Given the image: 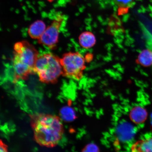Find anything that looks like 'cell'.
I'll return each instance as SVG.
<instances>
[{"label": "cell", "instance_id": "6da1fadb", "mask_svg": "<svg viewBox=\"0 0 152 152\" xmlns=\"http://www.w3.org/2000/svg\"><path fill=\"white\" fill-rule=\"evenodd\" d=\"M34 130L40 143L52 146L56 145L61 139L63 126L58 118L52 115H41L36 121Z\"/></svg>", "mask_w": 152, "mask_h": 152}, {"label": "cell", "instance_id": "7a4b0ae2", "mask_svg": "<svg viewBox=\"0 0 152 152\" xmlns=\"http://www.w3.org/2000/svg\"><path fill=\"white\" fill-rule=\"evenodd\" d=\"M34 72L43 82L52 83L56 81L63 74L60 58L51 53L39 55Z\"/></svg>", "mask_w": 152, "mask_h": 152}, {"label": "cell", "instance_id": "3957f363", "mask_svg": "<svg viewBox=\"0 0 152 152\" xmlns=\"http://www.w3.org/2000/svg\"><path fill=\"white\" fill-rule=\"evenodd\" d=\"M63 74L71 78L79 80L82 77L86 68L85 59L79 53H65L60 58Z\"/></svg>", "mask_w": 152, "mask_h": 152}, {"label": "cell", "instance_id": "277c9868", "mask_svg": "<svg viewBox=\"0 0 152 152\" xmlns=\"http://www.w3.org/2000/svg\"><path fill=\"white\" fill-rule=\"evenodd\" d=\"M13 60L29 66L34 71L39 52L33 45L28 41H23L15 43Z\"/></svg>", "mask_w": 152, "mask_h": 152}, {"label": "cell", "instance_id": "5b68a950", "mask_svg": "<svg viewBox=\"0 0 152 152\" xmlns=\"http://www.w3.org/2000/svg\"><path fill=\"white\" fill-rule=\"evenodd\" d=\"M63 19L59 16L46 28L42 36L39 39V42L50 49H54L58 42L61 27Z\"/></svg>", "mask_w": 152, "mask_h": 152}, {"label": "cell", "instance_id": "8992f818", "mask_svg": "<svg viewBox=\"0 0 152 152\" xmlns=\"http://www.w3.org/2000/svg\"><path fill=\"white\" fill-rule=\"evenodd\" d=\"M135 134V129L130 124L123 122L120 124L116 130V134L119 141L127 142L131 141Z\"/></svg>", "mask_w": 152, "mask_h": 152}, {"label": "cell", "instance_id": "52a82bcc", "mask_svg": "<svg viewBox=\"0 0 152 152\" xmlns=\"http://www.w3.org/2000/svg\"><path fill=\"white\" fill-rule=\"evenodd\" d=\"M46 28L43 21L37 20L29 26L28 30V35L32 39H39L44 33Z\"/></svg>", "mask_w": 152, "mask_h": 152}, {"label": "cell", "instance_id": "ba28073f", "mask_svg": "<svg viewBox=\"0 0 152 152\" xmlns=\"http://www.w3.org/2000/svg\"><path fill=\"white\" fill-rule=\"evenodd\" d=\"M148 113L144 108L137 106L132 110L130 113L131 120L136 124L143 123L147 119Z\"/></svg>", "mask_w": 152, "mask_h": 152}, {"label": "cell", "instance_id": "9c48e42d", "mask_svg": "<svg viewBox=\"0 0 152 152\" xmlns=\"http://www.w3.org/2000/svg\"><path fill=\"white\" fill-rule=\"evenodd\" d=\"M80 45L85 49H89L93 47L96 44V39L94 34L92 32L86 31L83 32L79 38Z\"/></svg>", "mask_w": 152, "mask_h": 152}, {"label": "cell", "instance_id": "30bf717a", "mask_svg": "<svg viewBox=\"0 0 152 152\" xmlns=\"http://www.w3.org/2000/svg\"><path fill=\"white\" fill-rule=\"evenodd\" d=\"M137 63L144 67L152 65V51L149 49L142 50L139 54L136 60Z\"/></svg>", "mask_w": 152, "mask_h": 152}, {"label": "cell", "instance_id": "8fae6325", "mask_svg": "<svg viewBox=\"0 0 152 152\" xmlns=\"http://www.w3.org/2000/svg\"><path fill=\"white\" fill-rule=\"evenodd\" d=\"M132 150L133 152H152V138L136 142L132 145Z\"/></svg>", "mask_w": 152, "mask_h": 152}, {"label": "cell", "instance_id": "7c38bea8", "mask_svg": "<svg viewBox=\"0 0 152 152\" xmlns=\"http://www.w3.org/2000/svg\"><path fill=\"white\" fill-rule=\"evenodd\" d=\"M60 115L62 120L66 122H70L75 118L76 114L75 110L68 106H64L61 109Z\"/></svg>", "mask_w": 152, "mask_h": 152}, {"label": "cell", "instance_id": "4fadbf2b", "mask_svg": "<svg viewBox=\"0 0 152 152\" xmlns=\"http://www.w3.org/2000/svg\"><path fill=\"white\" fill-rule=\"evenodd\" d=\"M134 0H115L116 4L124 11L127 10L132 7Z\"/></svg>", "mask_w": 152, "mask_h": 152}, {"label": "cell", "instance_id": "5bb4252c", "mask_svg": "<svg viewBox=\"0 0 152 152\" xmlns=\"http://www.w3.org/2000/svg\"><path fill=\"white\" fill-rule=\"evenodd\" d=\"M99 149L96 144H89L86 147L83 151L85 152H98Z\"/></svg>", "mask_w": 152, "mask_h": 152}, {"label": "cell", "instance_id": "9a60e30c", "mask_svg": "<svg viewBox=\"0 0 152 152\" xmlns=\"http://www.w3.org/2000/svg\"><path fill=\"white\" fill-rule=\"evenodd\" d=\"M6 149L4 146L0 142V152H5Z\"/></svg>", "mask_w": 152, "mask_h": 152}, {"label": "cell", "instance_id": "2e32d148", "mask_svg": "<svg viewBox=\"0 0 152 152\" xmlns=\"http://www.w3.org/2000/svg\"><path fill=\"white\" fill-rule=\"evenodd\" d=\"M151 130H152V113L151 114Z\"/></svg>", "mask_w": 152, "mask_h": 152}, {"label": "cell", "instance_id": "e0dca14e", "mask_svg": "<svg viewBox=\"0 0 152 152\" xmlns=\"http://www.w3.org/2000/svg\"><path fill=\"white\" fill-rule=\"evenodd\" d=\"M46 1L52 3L53 1H56V0H46Z\"/></svg>", "mask_w": 152, "mask_h": 152}]
</instances>
